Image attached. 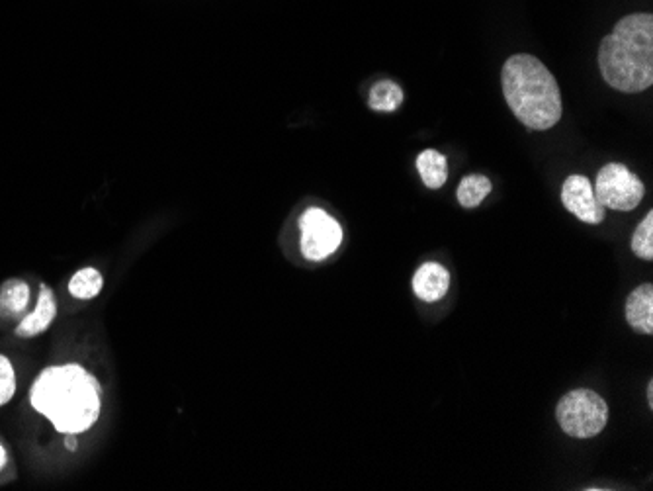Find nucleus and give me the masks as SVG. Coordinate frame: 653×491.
Listing matches in <instances>:
<instances>
[{
  "label": "nucleus",
  "mask_w": 653,
  "mask_h": 491,
  "mask_svg": "<svg viewBox=\"0 0 653 491\" xmlns=\"http://www.w3.org/2000/svg\"><path fill=\"white\" fill-rule=\"evenodd\" d=\"M32 407L61 435H81L94 427L102 411L98 380L79 364L47 366L30 388Z\"/></svg>",
  "instance_id": "f257e3e1"
},
{
  "label": "nucleus",
  "mask_w": 653,
  "mask_h": 491,
  "mask_svg": "<svg viewBox=\"0 0 653 491\" xmlns=\"http://www.w3.org/2000/svg\"><path fill=\"white\" fill-rule=\"evenodd\" d=\"M603 79L620 92H642L653 85V16H624L599 49Z\"/></svg>",
  "instance_id": "f03ea898"
},
{
  "label": "nucleus",
  "mask_w": 653,
  "mask_h": 491,
  "mask_svg": "<svg viewBox=\"0 0 653 491\" xmlns=\"http://www.w3.org/2000/svg\"><path fill=\"white\" fill-rule=\"evenodd\" d=\"M505 100L528 130H550L562 118V92L548 67L534 55L519 53L501 71Z\"/></svg>",
  "instance_id": "7ed1b4c3"
},
{
  "label": "nucleus",
  "mask_w": 653,
  "mask_h": 491,
  "mask_svg": "<svg viewBox=\"0 0 653 491\" xmlns=\"http://www.w3.org/2000/svg\"><path fill=\"white\" fill-rule=\"evenodd\" d=\"M556 419L569 437L593 439L609 423V405L591 390H573L558 403Z\"/></svg>",
  "instance_id": "20e7f679"
},
{
  "label": "nucleus",
  "mask_w": 653,
  "mask_h": 491,
  "mask_svg": "<svg viewBox=\"0 0 653 491\" xmlns=\"http://www.w3.org/2000/svg\"><path fill=\"white\" fill-rule=\"evenodd\" d=\"M595 196L603 208L630 212L644 198V184L630 169L620 163L603 167L595 180Z\"/></svg>",
  "instance_id": "39448f33"
},
{
  "label": "nucleus",
  "mask_w": 653,
  "mask_h": 491,
  "mask_svg": "<svg viewBox=\"0 0 653 491\" xmlns=\"http://www.w3.org/2000/svg\"><path fill=\"white\" fill-rule=\"evenodd\" d=\"M302 253L307 261L319 263L331 257L343 243V227L321 208L305 210L300 220Z\"/></svg>",
  "instance_id": "423d86ee"
},
{
  "label": "nucleus",
  "mask_w": 653,
  "mask_h": 491,
  "mask_svg": "<svg viewBox=\"0 0 653 491\" xmlns=\"http://www.w3.org/2000/svg\"><path fill=\"white\" fill-rule=\"evenodd\" d=\"M562 202L579 222L597 225L605 220V208L597 200L591 180L583 175H571L564 182Z\"/></svg>",
  "instance_id": "0eeeda50"
},
{
  "label": "nucleus",
  "mask_w": 653,
  "mask_h": 491,
  "mask_svg": "<svg viewBox=\"0 0 653 491\" xmlns=\"http://www.w3.org/2000/svg\"><path fill=\"white\" fill-rule=\"evenodd\" d=\"M55 317H57V300H55V294H53V290L47 284H42L40 286V298H38L36 310L22 317V321L16 327V335L22 337V339L38 337V335H42V333H45L51 327V323L55 321Z\"/></svg>",
  "instance_id": "6e6552de"
},
{
  "label": "nucleus",
  "mask_w": 653,
  "mask_h": 491,
  "mask_svg": "<svg viewBox=\"0 0 653 491\" xmlns=\"http://www.w3.org/2000/svg\"><path fill=\"white\" fill-rule=\"evenodd\" d=\"M450 288V274L438 263H425L413 276V292L423 302L440 300Z\"/></svg>",
  "instance_id": "1a4fd4ad"
},
{
  "label": "nucleus",
  "mask_w": 653,
  "mask_h": 491,
  "mask_svg": "<svg viewBox=\"0 0 653 491\" xmlns=\"http://www.w3.org/2000/svg\"><path fill=\"white\" fill-rule=\"evenodd\" d=\"M626 321L638 333H653V284L638 286L626 300Z\"/></svg>",
  "instance_id": "9d476101"
},
{
  "label": "nucleus",
  "mask_w": 653,
  "mask_h": 491,
  "mask_svg": "<svg viewBox=\"0 0 653 491\" xmlns=\"http://www.w3.org/2000/svg\"><path fill=\"white\" fill-rule=\"evenodd\" d=\"M30 306V286L12 278L0 286V313L6 317H22Z\"/></svg>",
  "instance_id": "9b49d317"
},
{
  "label": "nucleus",
  "mask_w": 653,
  "mask_h": 491,
  "mask_svg": "<svg viewBox=\"0 0 653 491\" xmlns=\"http://www.w3.org/2000/svg\"><path fill=\"white\" fill-rule=\"evenodd\" d=\"M417 171L427 188H440L448 179V165L446 157L440 155L435 149H427L417 157Z\"/></svg>",
  "instance_id": "f8f14e48"
},
{
  "label": "nucleus",
  "mask_w": 653,
  "mask_h": 491,
  "mask_svg": "<svg viewBox=\"0 0 653 491\" xmlns=\"http://www.w3.org/2000/svg\"><path fill=\"white\" fill-rule=\"evenodd\" d=\"M104 288V278L94 267L81 268L69 282V294L77 300H94Z\"/></svg>",
  "instance_id": "ddd939ff"
},
{
  "label": "nucleus",
  "mask_w": 653,
  "mask_h": 491,
  "mask_svg": "<svg viewBox=\"0 0 653 491\" xmlns=\"http://www.w3.org/2000/svg\"><path fill=\"white\" fill-rule=\"evenodd\" d=\"M403 102V90L393 81H380L370 90L368 106L376 112H395Z\"/></svg>",
  "instance_id": "4468645a"
},
{
  "label": "nucleus",
  "mask_w": 653,
  "mask_h": 491,
  "mask_svg": "<svg viewBox=\"0 0 653 491\" xmlns=\"http://www.w3.org/2000/svg\"><path fill=\"white\" fill-rule=\"evenodd\" d=\"M491 192V180L483 175H468L458 186V202L464 208H476Z\"/></svg>",
  "instance_id": "2eb2a0df"
},
{
  "label": "nucleus",
  "mask_w": 653,
  "mask_h": 491,
  "mask_svg": "<svg viewBox=\"0 0 653 491\" xmlns=\"http://www.w3.org/2000/svg\"><path fill=\"white\" fill-rule=\"evenodd\" d=\"M632 251L638 259L642 261H652L653 259V212H648V216L642 220V224L636 227L632 235Z\"/></svg>",
  "instance_id": "dca6fc26"
},
{
  "label": "nucleus",
  "mask_w": 653,
  "mask_h": 491,
  "mask_svg": "<svg viewBox=\"0 0 653 491\" xmlns=\"http://www.w3.org/2000/svg\"><path fill=\"white\" fill-rule=\"evenodd\" d=\"M16 394V372L8 358L0 355V407L6 405Z\"/></svg>",
  "instance_id": "f3484780"
},
{
  "label": "nucleus",
  "mask_w": 653,
  "mask_h": 491,
  "mask_svg": "<svg viewBox=\"0 0 653 491\" xmlns=\"http://www.w3.org/2000/svg\"><path fill=\"white\" fill-rule=\"evenodd\" d=\"M65 447L77 450V435H65Z\"/></svg>",
  "instance_id": "a211bd4d"
},
{
  "label": "nucleus",
  "mask_w": 653,
  "mask_h": 491,
  "mask_svg": "<svg viewBox=\"0 0 653 491\" xmlns=\"http://www.w3.org/2000/svg\"><path fill=\"white\" fill-rule=\"evenodd\" d=\"M6 460H8V458H6V450H4V447L0 445V470L6 466Z\"/></svg>",
  "instance_id": "6ab92c4d"
},
{
  "label": "nucleus",
  "mask_w": 653,
  "mask_h": 491,
  "mask_svg": "<svg viewBox=\"0 0 653 491\" xmlns=\"http://www.w3.org/2000/svg\"><path fill=\"white\" fill-rule=\"evenodd\" d=\"M648 402H650V407H653V382L648 384Z\"/></svg>",
  "instance_id": "aec40b11"
}]
</instances>
